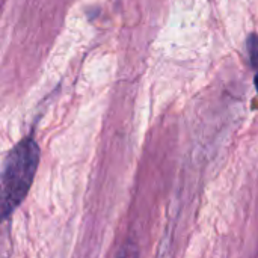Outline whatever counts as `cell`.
<instances>
[{
	"instance_id": "obj_2",
	"label": "cell",
	"mask_w": 258,
	"mask_h": 258,
	"mask_svg": "<svg viewBox=\"0 0 258 258\" xmlns=\"http://www.w3.org/2000/svg\"><path fill=\"white\" fill-rule=\"evenodd\" d=\"M248 47H249V54H251V60L254 67H258V36L255 33L249 36Z\"/></svg>"
},
{
	"instance_id": "obj_3",
	"label": "cell",
	"mask_w": 258,
	"mask_h": 258,
	"mask_svg": "<svg viewBox=\"0 0 258 258\" xmlns=\"http://www.w3.org/2000/svg\"><path fill=\"white\" fill-rule=\"evenodd\" d=\"M255 88H257V91H258V73H257V76H255Z\"/></svg>"
},
{
	"instance_id": "obj_1",
	"label": "cell",
	"mask_w": 258,
	"mask_h": 258,
	"mask_svg": "<svg viewBox=\"0 0 258 258\" xmlns=\"http://www.w3.org/2000/svg\"><path fill=\"white\" fill-rule=\"evenodd\" d=\"M39 150L32 138L23 139L9 153L2 175V213L6 219L26 198L36 174Z\"/></svg>"
}]
</instances>
